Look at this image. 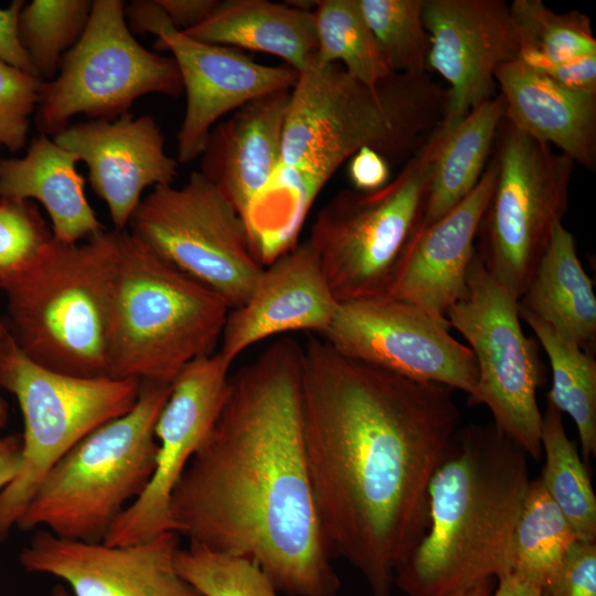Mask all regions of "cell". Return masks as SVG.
<instances>
[{
    "instance_id": "obj_8",
    "label": "cell",
    "mask_w": 596,
    "mask_h": 596,
    "mask_svg": "<svg viewBox=\"0 0 596 596\" xmlns=\"http://www.w3.org/2000/svg\"><path fill=\"white\" fill-rule=\"evenodd\" d=\"M437 129L383 188L344 189L318 212L308 242L339 304L387 296L423 223Z\"/></svg>"
},
{
    "instance_id": "obj_11",
    "label": "cell",
    "mask_w": 596,
    "mask_h": 596,
    "mask_svg": "<svg viewBox=\"0 0 596 596\" xmlns=\"http://www.w3.org/2000/svg\"><path fill=\"white\" fill-rule=\"evenodd\" d=\"M183 84L173 57L143 47L130 31L120 0H94L87 25L44 82L35 110L40 134L55 136L75 115L113 120L147 94L179 96Z\"/></svg>"
},
{
    "instance_id": "obj_5",
    "label": "cell",
    "mask_w": 596,
    "mask_h": 596,
    "mask_svg": "<svg viewBox=\"0 0 596 596\" xmlns=\"http://www.w3.org/2000/svg\"><path fill=\"white\" fill-rule=\"evenodd\" d=\"M118 230L56 240L25 268L0 277L7 333L33 362L63 374L109 376L108 331Z\"/></svg>"
},
{
    "instance_id": "obj_43",
    "label": "cell",
    "mask_w": 596,
    "mask_h": 596,
    "mask_svg": "<svg viewBox=\"0 0 596 596\" xmlns=\"http://www.w3.org/2000/svg\"><path fill=\"white\" fill-rule=\"evenodd\" d=\"M125 15L130 31L138 34L157 35L159 31L173 24L158 0L132 1L127 10L125 9Z\"/></svg>"
},
{
    "instance_id": "obj_23",
    "label": "cell",
    "mask_w": 596,
    "mask_h": 596,
    "mask_svg": "<svg viewBox=\"0 0 596 596\" xmlns=\"http://www.w3.org/2000/svg\"><path fill=\"white\" fill-rule=\"evenodd\" d=\"M494 77L508 121L574 163L595 169L596 95L570 91L519 60L501 65Z\"/></svg>"
},
{
    "instance_id": "obj_44",
    "label": "cell",
    "mask_w": 596,
    "mask_h": 596,
    "mask_svg": "<svg viewBox=\"0 0 596 596\" xmlns=\"http://www.w3.org/2000/svg\"><path fill=\"white\" fill-rule=\"evenodd\" d=\"M21 457V439L9 435L0 437V491L15 477Z\"/></svg>"
},
{
    "instance_id": "obj_24",
    "label": "cell",
    "mask_w": 596,
    "mask_h": 596,
    "mask_svg": "<svg viewBox=\"0 0 596 596\" xmlns=\"http://www.w3.org/2000/svg\"><path fill=\"white\" fill-rule=\"evenodd\" d=\"M77 162V156L40 134L23 157L0 159V198L40 202L54 240L83 242L106 228L87 201Z\"/></svg>"
},
{
    "instance_id": "obj_30",
    "label": "cell",
    "mask_w": 596,
    "mask_h": 596,
    "mask_svg": "<svg viewBox=\"0 0 596 596\" xmlns=\"http://www.w3.org/2000/svg\"><path fill=\"white\" fill-rule=\"evenodd\" d=\"M540 476L549 497L582 542L596 541V496L589 473L575 444L567 437L562 413L550 402L542 414Z\"/></svg>"
},
{
    "instance_id": "obj_17",
    "label": "cell",
    "mask_w": 596,
    "mask_h": 596,
    "mask_svg": "<svg viewBox=\"0 0 596 596\" xmlns=\"http://www.w3.org/2000/svg\"><path fill=\"white\" fill-rule=\"evenodd\" d=\"M178 535L166 531L114 546L67 540L39 529L19 561L29 573L58 578L73 596H202L175 568Z\"/></svg>"
},
{
    "instance_id": "obj_18",
    "label": "cell",
    "mask_w": 596,
    "mask_h": 596,
    "mask_svg": "<svg viewBox=\"0 0 596 596\" xmlns=\"http://www.w3.org/2000/svg\"><path fill=\"white\" fill-rule=\"evenodd\" d=\"M156 36V46L172 53L187 96L177 136L178 162L183 164L202 155L220 118L254 98L291 89L298 78L289 66L257 63L237 49L194 40L173 24Z\"/></svg>"
},
{
    "instance_id": "obj_37",
    "label": "cell",
    "mask_w": 596,
    "mask_h": 596,
    "mask_svg": "<svg viewBox=\"0 0 596 596\" xmlns=\"http://www.w3.org/2000/svg\"><path fill=\"white\" fill-rule=\"evenodd\" d=\"M44 81L0 60V148L17 152L26 143L30 117Z\"/></svg>"
},
{
    "instance_id": "obj_25",
    "label": "cell",
    "mask_w": 596,
    "mask_h": 596,
    "mask_svg": "<svg viewBox=\"0 0 596 596\" xmlns=\"http://www.w3.org/2000/svg\"><path fill=\"white\" fill-rule=\"evenodd\" d=\"M209 44L267 53L298 73L315 64L313 11L267 0H224L195 28L182 31Z\"/></svg>"
},
{
    "instance_id": "obj_27",
    "label": "cell",
    "mask_w": 596,
    "mask_h": 596,
    "mask_svg": "<svg viewBox=\"0 0 596 596\" xmlns=\"http://www.w3.org/2000/svg\"><path fill=\"white\" fill-rule=\"evenodd\" d=\"M504 116L500 94L472 108L460 121L437 128L428 195L421 227L443 217L477 185L491 156Z\"/></svg>"
},
{
    "instance_id": "obj_4",
    "label": "cell",
    "mask_w": 596,
    "mask_h": 596,
    "mask_svg": "<svg viewBox=\"0 0 596 596\" xmlns=\"http://www.w3.org/2000/svg\"><path fill=\"white\" fill-rule=\"evenodd\" d=\"M446 99L426 73H391L372 87L338 63L313 64L290 89L280 166L323 187L362 148L406 162L440 126Z\"/></svg>"
},
{
    "instance_id": "obj_20",
    "label": "cell",
    "mask_w": 596,
    "mask_h": 596,
    "mask_svg": "<svg viewBox=\"0 0 596 596\" xmlns=\"http://www.w3.org/2000/svg\"><path fill=\"white\" fill-rule=\"evenodd\" d=\"M318 257L307 241L264 268L248 299L231 309L220 352L233 362L251 345L276 334H323L339 309Z\"/></svg>"
},
{
    "instance_id": "obj_42",
    "label": "cell",
    "mask_w": 596,
    "mask_h": 596,
    "mask_svg": "<svg viewBox=\"0 0 596 596\" xmlns=\"http://www.w3.org/2000/svg\"><path fill=\"white\" fill-rule=\"evenodd\" d=\"M173 25L188 31L204 22L216 9L220 0H158Z\"/></svg>"
},
{
    "instance_id": "obj_7",
    "label": "cell",
    "mask_w": 596,
    "mask_h": 596,
    "mask_svg": "<svg viewBox=\"0 0 596 596\" xmlns=\"http://www.w3.org/2000/svg\"><path fill=\"white\" fill-rule=\"evenodd\" d=\"M169 394L170 385L141 383L128 413L93 430L49 470L15 526L103 542L152 477L158 453L155 426Z\"/></svg>"
},
{
    "instance_id": "obj_16",
    "label": "cell",
    "mask_w": 596,
    "mask_h": 596,
    "mask_svg": "<svg viewBox=\"0 0 596 596\" xmlns=\"http://www.w3.org/2000/svg\"><path fill=\"white\" fill-rule=\"evenodd\" d=\"M428 66L449 84L441 126L460 121L496 97V72L517 61L523 36L503 0H425Z\"/></svg>"
},
{
    "instance_id": "obj_2",
    "label": "cell",
    "mask_w": 596,
    "mask_h": 596,
    "mask_svg": "<svg viewBox=\"0 0 596 596\" xmlns=\"http://www.w3.org/2000/svg\"><path fill=\"white\" fill-rule=\"evenodd\" d=\"M302 356L304 345L280 338L230 376L169 512L189 544L255 561L278 593L336 596L340 579L306 460Z\"/></svg>"
},
{
    "instance_id": "obj_9",
    "label": "cell",
    "mask_w": 596,
    "mask_h": 596,
    "mask_svg": "<svg viewBox=\"0 0 596 596\" xmlns=\"http://www.w3.org/2000/svg\"><path fill=\"white\" fill-rule=\"evenodd\" d=\"M0 387L15 397L23 418L19 469L0 491L3 542L49 470L93 430L128 413L139 397L141 383L49 370L23 354L4 330L0 338Z\"/></svg>"
},
{
    "instance_id": "obj_6",
    "label": "cell",
    "mask_w": 596,
    "mask_h": 596,
    "mask_svg": "<svg viewBox=\"0 0 596 596\" xmlns=\"http://www.w3.org/2000/svg\"><path fill=\"white\" fill-rule=\"evenodd\" d=\"M214 290L118 233L108 331L109 376L170 385L214 353L230 312Z\"/></svg>"
},
{
    "instance_id": "obj_13",
    "label": "cell",
    "mask_w": 596,
    "mask_h": 596,
    "mask_svg": "<svg viewBox=\"0 0 596 596\" xmlns=\"http://www.w3.org/2000/svg\"><path fill=\"white\" fill-rule=\"evenodd\" d=\"M446 319L468 341L476 359L477 384L469 402L485 404L492 424L539 460L542 414L536 391L544 375L538 345L521 328L519 300L489 273L477 252L466 292Z\"/></svg>"
},
{
    "instance_id": "obj_10",
    "label": "cell",
    "mask_w": 596,
    "mask_h": 596,
    "mask_svg": "<svg viewBox=\"0 0 596 596\" xmlns=\"http://www.w3.org/2000/svg\"><path fill=\"white\" fill-rule=\"evenodd\" d=\"M491 157L497 175L478 227L476 252L518 300L568 206L575 163L501 120Z\"/></svg>"
},
{
    "instance_id": "obj_3",
    "label": "cell",
    "mask_w": 596,
    "mask_h": 596,
    "mask_svg": "<svg viewBox=\"0 0 596 596\" xmlns=\"http://www.w3.org/2000/svg\"><path fill=\"white\" fill-rule=\"evenodd\" d=\"M526 453L493 424L460 428L428 485L429 525L396 568L406 596H450L510 572L531 482Z\"/></svg>"
},
{
    "instance_id": "obj_32",
    "label": "cell",
    "mask_w": 596,
    "mask_h": 596,
    "mask_svg": "<svg viewBox=\"0 0 596 596\" xmlns=\"http://www.w3.org/2000/svg\"><path fill=\"white\" fill-rule=\"evenodd\" d=\"M89 0H33L19 14L18 33L36 75L44 82L58 73L65 53L83 34Z\"/></svg>"
},
{
    "instance_id": "obj_12",
    "label": "cell",
    "mask_w": 596,
    "mask_h": 596,
    "mask_svg": "<svg viewBox=\"0 0 596 596\" xmlns=\"http://www.w3.org/2000/svg\"><path fill=\"white\" fill-rule=\"evenodd\" d=\"M128 227L159 257L219 294L230 309L248 299L264 270L242 216L200 171L180 188L155 187Z\"/></svg>"
},
{
    "instance_id": "obj_48",
    "label": "cell",
    "mask_w": 596,
    "mask_h": 596,
    "mask_svg": "<svg viewBox=\"0 0 596 596\" xmlns=\"http://www.w3.org/2000/svg\"><path fill=\"white\" fill-rule=\"evenodd\" d=\"M51 596H73V595L63 583H57L53 586Z\"/></svg>"
},
{
    "instance_id": "obj_34",
    "label": "cell",
    "mask_w": 596,
    "mask_h": 596,
    "mask_svg": "<svg viewBox=\"0 0 596 596\" xmlns=\"http://www.w3.org/2000/svg\"><path fill=\"white\" fill-rule=\"evenodd\" d=\"M359 4L389 70L426 73L430 42L423 21L425 0H359Z\"/></svg>"
},
{
    "instance_id": "obj_36",
    "label": "cell",
    "mask_w": 596,
    "mask_h": 596,
    "mask_svg": "<svg viewBox=\"0 0 596 596\" xmlns=\"http://www.w3.org/2000/svg\"><path fill=\"white\" fill-rule=\"evenodd\" d=\"M52 240V228L33 201L0 198V277L29 266Z\"/></svg>"
},
{
    "instance_id": "obj_35",
    "label": "cell",
    "mask_w": 596,
    "mask_h": 596,
    "mask_svg": "<svg viewBox=\"0 0 596 596\" xmlns=\"http://www.w3.org/2000/svg\"><path fill=\"white\" fill-rule=\"evenodd\" d=\"M179 575L202 596H278L253 560L189 544L174 556Z\"/></svg>"
},
{
    "instance_id": "obj_47",
    "label": "cell",
    "mask_w": 596,
    "mask_h": 596,
    "mask_svg": "<svg viewBox=\"0 0 596 596\" xmlns=\"http://www.w3.org/2000/svg\"><path fill=\"white\" fill-rule=\"evenodd\" d=\"M4 330L6 328H4L3 321L0 319V338L3 336ZM7 419H8V407H7L6 402L0 396V428H2L6 425Z\"/></svg>"
},
{
    "instance_id": "obj_39",
    "label": "cell",
    "mask_w": 596,
    "mask_h": 596,
    "mask_svg": "<svg viewBox=\"0 0 596 596\" xmlns=\"http://www.w3.org/2000/svg\"><path fill=\"white\" fill-rule=\"evenodd\" d=\"M525 65L570 91L596 95V54L561 63L536 61Z\"/></svg>"
},
{
    "instance_id": "obj_41",
    "label": "cell",
    "mask_w": 596,
    "mask_h": 596,
    "mask_svg": "<svg viewBox=\"0 0 596 596\" xmlns=\"http://www.w3.org/2000/svg\"><path fill=\"white\" fill-rule=\"evenodd\" d=\"M350 180L355 190L375 191L390 182V163L379 152L362 148L350 158Z\"/></svg>"
},
{
    "instance_id": "obj_22",
    "label": "cell",
    "mask_w": 596,
    "mask_h": 596,
    "mask_svg": "<svg viewBox=\"0 0 596 596\" xmlns=\"http://www.w3.org/2000/svg\"><path fill=\"white\" fill-rule=\"evenodd\" d=\"M290 89L254 98L212 128L200 172L230 201L244 221L252 201L281 163Z\"/></svg>"
},
{
    "instance_id": "obj_19",
    "label": "cell",
    "mask_w": 596,
    "mask_h": 596,
    "mask_svg": "<svg viewBox=\"0 0 596 596\" xmlns=\"http://www.w3.org/2000/svg\"><path fill=\"white\" fill-rule=\"evenodd\" d=\"M52 139L86 163L91 187L118 231L128 226L146 188L171 185L178 177V161L167 155L161 128L147 115L128 111L67 125Z\"/></svg>"
},
{
    "instance_id": "obj_28",
    "label": "cell",
    "mask_w": 596,
    "mask_h": 596,
    "mask_svg": "<svg viewBox=\"0 0 596 596\" xmlns=\"http://www.w3.org/2000/svg\"><path fill=\"white\" fill-rule=\"evenodd\" d=\"M520 319L533 330L552 368L547 402L571 416L585 459L596 454V361L592 353L556 331L534 313L519 307Z\"/></svg>"
},
{
    "instance_id": "obj_45",
    "label": "cell",
    "mask_w": 596,
    "mask_h": 596,
    "mask_svg": "<svg viewBox=\"0 0 596 596\" xmlns=\"http://www.w3.org/2000/svg\"><path fill=\"white\" fill-rule=\"evenodd\" d=\"M492 596H543V590L524 576L509 572L498 578V586Z\"/></svg>"
},
{
    "instance_id": "obj_38",
    "label": "cell",
    "mask_w": 596,
    "mask_h": 596,
    "mask_svg": "<svg viewBox=\"0 0 596 596\" xmlns=\"http://www.w3.org/2000/svg\"><path fill=\"white\" fill-rule=\"evenodd\" d=\"M543 596H596V544L573 543Z\"/></svg>"
},
{
    "instance_id": "obj_46",
    "label": "cell",
    "mask_w": 596,
    "mask_h": 596,
    "mask_svg": "<svg viewBox=\"0 0 596 596\" xmlns=\"http://www.w3.org/2000/svg\"><path fill=\"white\" fill-rule=\"evenodd\" d=\"M492 589V578H487L465 589L454 593L450 596H491Z\"/></svg>"
},
{
    "instance_id": "obj_14",
    "label": "cell",
    "mask_w": 596,
    "mask_h": 596,
    "mask_svg": "<svg viewBox=\"0 0 596 596\" xmlns=\"http://www.w3.org/2000/svg\"><path fill=\"white\" fill-rule=\"evenodd\" d=\"M449 328L448 320L383 296L340 304L322 336L345 356L409 380L460 390L470 397L477 384L476 359Z\"/></svg>"
},
{
    "instance_id": "obj_1",
    "label": "cell",
    "mask_w": 596,
    "mask_h": 596,
    "mask_svg": "<svg viewBox=\"0 0 596 596\" xmlns=\"http://www.w3.org/2000/svg\"><path fill=\"white\" fill-rule=\"evenodd\" d=\"M307 468L333 554L373 596L429 525V481L459 432L453 389L409 380L310 338L302 356Z\"/></svg>"
},
{
    "instance_id": "obj_33",
    "label": "cell",
    "mask_w": 596,
    "mask_h": 596,
    "mask_svg": "<svg viewBox=\"0 0 596 596\" xmlns=\"http://www.w3.org/2000/svg\"><path fill=\"white\" fill-rule=\"evenodd\" d=\"M510 8L523 36L522 63H561L596 54L592 22L584 13H556L541 0H514Z\"/></svg>"
},
{
    "instance_id": "obj_29",
    "label": "cell",
    "mask_w": 596,
    "mask_h": 596,
    "mask_svg": "<svg viewBox=\"0 0 596 596\" xmlns=\"http://www.w3.org/2000/svg\"><path fill=\"white\" fill-rule=\"evenodd\" d=\"M577 540L572 526L549 497L540 477L532 479L510 543L509 565L544 592Z\"/></svg>"
},
{
    "instance_id": "obj_15",
    "label": "cell",
    "mask_w": 596,
    "mask_h": 596,
    "mask_svg": "<svg viewBox=\"0 0 596 596\" xmlns=\"http://www.w3.org/2000/svg\"><path fill=\"white\" fill-rule=\"evenodd\" d=\"M233 362L220 351L187 364L170 384L156 426V467L142 493L116 519L104 543L119 546L174 531L172 491L213 427L226 400Z\"/></svg>"
},
{
    "instance_id": "obj_26",
    "label": "cell",
    "mask_w": 596,
    "mask_h": 596,
    "mask_svg": "<svg viewBox=\"0 0 596 596\" xmlns=\"http://www.w3.org/2000/svg\"><path fill=\"white\" fill-rule=\"evenodd\" d=\"M519 307L592 353L589 349L596 340V297L577 256L574 237L562 222L555 225Z\"/></svg>"
},
{
    "instance_id": "obj_21",
    "label": "cell",
    "mask_w": 596,
    "mask_h": 596,
    "mask_svg": "<svg viewBox=\"0 0 596 596\" xmlns=\"http://www.w3.org/2000/svg\"><path fill=\"white\" fill-rule=\"evenodd\" d=\"M497 175L492 157L475 189L434 223L419 227L387 296L447 320L448 309L466 292L479 224Z\"/></svg>"
},
{
    "instance_id": "obj_40",
    "label": "cell",
    "mask_w": 596,
    "mask_h": 596,
    "mask_svg": "<svg viewBox=\"0 0 596 596\" xmlns=\"http://www.w3.org/2000/svg\"><path fill=\"white\" fill-rule=\"evenodd\" d=\"M24 4L23 0H13L8 8H0V60L38 76L18 33L19 14Z\"/></svg>"
},
{
    "instance_id": "obj_31",
    "label": "cell",
    "mask_w": 596,
    "mask_h": 596,
    "mask_svg": "<svg viewBox=\"0 0 596 596\" xmlns=\"http://www.w3.org/2000/svg\"><path fill=\"white\" fill-rule=\"evenodd\" d=\"M313 14L318 40L315 65L338 63L372 87L392 73L377 49L359 0H317Z\"/></svg>"
}]
</instances>
